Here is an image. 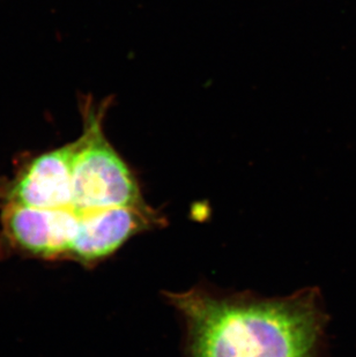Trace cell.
Here are the masks:
<instances>
[{
  "mask_svg": "<svg viewBox=\"0 0 356 357\" xmlns=\"http://www.w3.org/2000/svg\"><path fill=\"white\" fill-rule=\"evenodd\" d=\"M165 296L184 324L186 357H320L326 317L316 289L264 298L198 287Z\"/></svg>",
  "mask_w": 356,
  "mask_h": 357,
  "instance_id": "obj_1",
  "label": "cell"
},
{
  "mask_svg": "<svg viewBox=\"0 0 356 357\" xmlns=\"http://www.w3.org/2000/svg\"><path fill=\"white\" fill-rule=\"evenodd\" d=\"M111 100H84V130L72 162V208L77 214L117 207H147L138 179L107 138L105 119Z\"/></svg>",
  "mask_w": 356,
  "mask_h": 357,
  "instance_id": "obj_2",
  "label": "cell"
},
{
  "mask_svg": "<svg viewBox=\"0 0 356 357\" xmlns=\"http://www.w3.org/2000/svg\"><path fill=\"white\" fill-rule=\"evenodd\" d=\"M77 235L68 257L86 266H94L144 230L160 227L165 219L147 207H117L79 214Z\"/></svg>",
  "mask_w": 356,
  "mask_h": 357,
  "instance_id": "obj_3",
  "label": "cell"
},
{
  "mask_svg": "<svg viewBox=\"0 0 356 357\" xmlns=\"http://www.w3.org/2000/svg\"><path fill=\"white\" fill-rule=\"evenodd\" d=\"M80 215L72 207L38 208L8 202L3 229L21 250L40 258L68 257Z\"/></svg>",
  "mask_w": 356,
  "mask_h": 357,
  "instance_id": "obj_4",
  "label": "cell"
},
{
  "mask_svg": "<svg viewBox=\"0 0 356 357\" xmlns=\"http://www.w3.org/2000/svg\"><path fill=\"white\" fill-rule=\"evenodd\" d=\"M75 142L43 153L17 175L8 202L38 208L72 207V162Z\"/></svg>",
  "mask_w": 356,
  "mask_h": 357,
  "instance_id": "obj_5",
  "label": "cell"
}]
</instances>
